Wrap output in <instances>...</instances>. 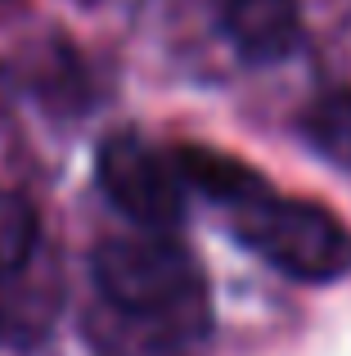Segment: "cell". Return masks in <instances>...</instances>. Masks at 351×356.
Instances as JSON below:
<instances>
[{
    "instance_id": "1",
    "label": "cell",
    "mask_w": 351,
    "mask_h": 356,
    "mask_svg": "<svg viewBox=\"0 0 351 356\" xmlns=\"http://www.w3.org/2000/svg\"><path fill=\"white\" fill-rule=\"evenodd\" d=\"M90 275H95V293L104 307L171 334L185 348H198L207 339V280L176 239L158 235V230L108 239L90 257Z\"/></svg>"
},
{
    "instance_id": "2",
    "label": "cell",
    "mask_w": 351,
    "mask_h": 356,
    "mask_svg": "<svg viewBox=\"0 0 351 356\" xmlns=\"http://www.w3.org/2000/svg\"><path fill=\"white\" fill-rule=\"evenodd\" d=\"M234 235L262 261L302 284H329L351 270V230L329 208L307 199H262L234 208Z\"/></svg>"
},
{
    "instance_id": "3",
    "label": "cell",
    "mask_w": 351,
    "mask_h": 356,
    "mask_svg": "<svg viewBox=\"0 0 351 356\" xmlns=\"http://www.w3.org/2000/svg\"><path fill=\"white\" fill-rule=\"evenodd\" d=\"M99 185L108 203L144 230H167L185 217V185L171 158H162L140 136H108L99 145Z\"/></svg>"
},
{
    "instance_id": "4",
    "label": "cell",
    "mask_w": 351,
    "mask_h": 356,
    "mask_svg": "<svg viewBox=\"0 0 351 356\" xmlns=\"http://www.w3.org/2000/svg\"><path fill=\"white\" fill-rule=\"evenodd\" d=\"M221 23L239 54L252 63H275L302 41L298 0H221Z\"/></svg>"
},
{
    "instance_id": "5",
    "label": "cell",
    "mask_w": 351,
    "mask_h": 356,
    "mask_svg": "<svg viewBox=\"0 0 351 356\" xmlns=\"http://www.w3.org/2000/svg\"><path fill=\"white\" fill-rule=\"evenodd\" d=\"M180 185L198 190L203 199H216V203H230V208H243V203L262 199L266 194V181L252 172L248 163L221 154V149H207V145H180L171 158Z\"/></svg>"
},
{
    "instance_id": "6",
    "label": "cell",
    "mask_w": 351,
    "mask_h": 356,
    "mask_svg": "<svg viewBox=\"0 0 351 356\" xmlns=\"http://www.w3.org/2000/svg\"><path fill=\"white\" fill-rule=\"evenodd\" d=\"M86 343L90 356H189L194 348H185L180 339L153 330L144 321H131V316L113 312V307L95 302L86 312Z\"/></svg>"
},
{
    "instance_id": "7",
    "label": "cell",
    "mask_w": 351,
    "mask_h": 356,
    "mask_svg": "<svg viewBox=\"0 0 351 356\" xmlns=\"http://www.w3.org/2000/svg\"><path fill=\"white\" fill-rule=\"evenodd\" d=\"M59 293L54 284H45L41 275H32V266L0 275V339L5 343H36L50 325Z\"/></svg>"
},
{
    "instance_id": "8",
    "label": "cell",
    "mask_w": 351,
    "mask_h": 356,
    "mask_svg": "<svg viewBox=\"0 0 351 356\" xmlns=\"http://www.w3.org/2000/svg\"><path fill=\"white\" fill-rule=\"evenodd\" d=\"M302 136L316 145L320 158L351 167V90H329L302 113Z\"/></svg>"
},
{
    "instance_id": "9",
    "label": "cell",
    "mask_w": 351,
    "mask_h": 356,
    "mask_svg": "<svg viewBox=\"0 0 351 356\" xmlns=\"http://www.w3.org/2000/svg\"><path fill=\"white\" fill-rule=\"evenodd\" d=\"M36 243H41V226H36L32 203L18 194H0V275L32 266Z\"/></svg>"
}]
</instances>
